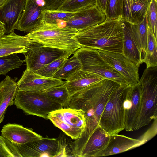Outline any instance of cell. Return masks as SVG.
Listing matches in <instances>:
<instances>
[{"instance_id": "4dcf8cb0", "label": "cell", "mask_w": 157, "mask_h": 157, "mask_svg": "<svg viewBox=\"0 0 157 157\" xmlns=\"http://www.w3.org/2000/svg\"><path fill=\"white\" fill-rule=\"evenodd\" d=\"M106 20L124 18V0H108L104 12Z\"/></svg>"}, {"instance_id": "ab89813d", "label": "cell", "mask_w": 157, "mask_h": 157, "mask_svg": "<svg viewBox=\"0 0 157 157\" xmlns=\"http://www.w3.org/2000/svg\"><path fill=\"white\" fill-rule=\"evenodd\" d=\"M6 29L4 24L0 21V38L5 34Z\"/></svg>"}, {"instance_id": "44dd1931", "label": "cell", "mask_w": 157, "mask_h": 157, "mask_svg": "<svg viewBox=\"0 0 157 157\" xmlns=\"http://www.w3.org/2000/svg\"><path fill=\"white\" fill-rule=\"evenodd\" d=\"M110 135L99 125L89 137L78 157H95L107 146Z\"/></svg>"}, {"instance_id": "5b68a950", "label": "cell", "mask_w": 157, "mask_h": 157, "mask_svg": "<svg viewBox=\"0 0 157 157\" xmlns=\"http://www.w3.org/2000/svg\"><path fill=\"white\" fill-rule=\"evenodd\" d=\"M13 104L26 114L48 119L51 112L63 108L62 105L41 91L18 90Z\"/></svg>"}, {"instance_id": "ac0fdd59", "label": "cell", "mask_w": 157, "mask_h": 157, "mask_svg": "<svg viewBox=\"0 0 157 157\" xmlns=\"http://www.w3.org/2000/svg\"><path fill=\"white\" fill-rule=\"evenodd\" d=\"M1 136L12 144H22L40 139L43 137L31 129L15 123L4 125L1 131Z\"/></svg>"}, {"instance_id": "8fae6325", "label": "cell", "mask_w": 157, "mask_h": 157, "mask_svg": "<svg viewBox=\"0 0 157 157\" xmlns=\"http://www.w3.org/2000/svg\"><path fill=\"white\" fill-rule=\"evenodd\" d=\"M12 144L21 157H55L59 152L57 138L43 137L24 144Z\"/></svg>"}, {"instance_id": "ffe728a7", "label": "cell", "mask_w": 157, "mask_h": 157, "mask_svg": "<svg viewBox=\"0 0 157 157\" xmlns=\"http://www.w3.org/2000/svg\"><path fill=\"white\" fill-rule=\"evenodd\" d=\"M143 145L139 139H135L118 134L110 135L105 148L95 157L106 156L123 152Z\"/></svg>"}, {"instance_id": "ba28073f", "label": "cell", "mask_w": 157, "mask_h": 157, "mask_svg": "<svg viewBox=\"0 0 157 157\" xmlns=\"http://www.w3.org/2000/svg\"><path fill=\"white\" fill-rule=\"evenodd\" d=\"M48 117L55 126L73 140L80 137L86 126L84 113L81 109L63 108L51 112Z\"/></svg>"}, {"instance_id": "4fadbf2b", "label": "cell", "mask_w": 157, "mask_h": 157, "mask_svg": "<svg viewBox=\"0 0 157 157\" xmlns=\"http://www.w3.org/2000/svg\"><path fill=\"white\" fill-rule=\"evenodd\" d=\"M42 0H26L25 8L16 29L28 33L44 23L45 10Z\"/></svg>"}, {"instance_id": "e575fe53", "label": "cell", "mask_w": 157, "mask_h": 157, "mask_svg": "<svg viewBox=\"0 0 157 157\" xmlns=\"http://www.w3.org/2000/svg\"><path fill=\"white\" fill-rule=\"evenodd\" d=\"M146 15L148 26L157 39V0H151Z\"/></svg>"}, {"instance_id": "f1b7e54d", "label": "cell", "mask_w": 157, "mask_h": 157, "mask_svg": "<svg viewBox=\"0 0 157 157\" xmlns=\"http://www.w3.org/2000/svg\"><path fill=\"white\" fill-rule=\"evenodd\" d=\"M64 84L41 91L48 97L61 104L63 108H65L70 96Z\"/></svg>"}, {"instance_id": "d590c367", "label": "cell", "mask_w": 157, "mask_h": 157, "mask_svg": "<svg viewBox=\"0 0 157 157\" xmlns=\"http://www.w3.org/2000/svg\"><path fill=\"white\" fill-rule=\"evenodd\" d=\"M21 157L11 143L0 136V157Z\"/></svg>"}, {"instance_id": "30bf717a", "label": "cell", "mask_w": 157, "mask_h": 157, "mask_svg": "<svg viewBox=\"0 0 157 157\" xmlns=\"http://www.w3.org/2000/svg\"><path fill=\"white\" fill-rule=\"evenodd\" d=\"M96 49L103 59L123 77L129 86L138 83L139 67L135 63L122 54Z\"/></svg>"}, {"instance_id": "603a6c76", "label": "cell", "mask_w": 157, "mask_h": 157, "mask_svg": "<svg viewBox=\"0 0 157 157\" xmlns=\"http://www.w3.org/2000/svg\"><path fill=\"white\" fill-rule=\"evenodd\" d=\"M18 90L17 83L9 76L0 82V124L7 107L13 104Z\"/></svg>"}, {"instance_id": "7c38bea8", "label": "cell", "mask_w": 157, "mask_h": 157, "mask_svg": "<svg viewBox=\"0 0 157 157\" xmlns=\"http://www.w3.org/2000/svg\"><path fill=\"white\" fill-rule=\"evenodd\" d=\"M141 95V88L138 83L125 89L123 106L124 129L127 131L135 130L140 111Z\"/></svg>"}, {"instance_id": "484cf974", "label": "cell", "mask_w": 157, "mask_h": 157, "mask_svg": "<svg viewBox=\"0 0 157 157\" xmlns=\"http://www.w3.org/2000/svg\"><path fill=\"white\" fill-rule=\"evenodd\" d=\"M82 65L79 60L74 54L66 59L62 66L55 73L52 78L66 80L72 74L81 69Z\"/></svg>"}, {"instance_id": "1f68e13d", "label": "cell", "mask_w": 157, "mask_h": 157, "mask_svg": "<svg viewBox=\"0 0 157 157\" xmlns=\"http://www.w3.org/2000/svg\"><path fill=\"white\" fill-rule=\"evenodd\" d=\"M24 62L17 53L0 57V75H6L10 71L19 68Z\"/></svg>"}, {"instance_id": "9a60e30c", "label": "cell", "mask_w": 157, "mask_h": 157, "mask_svg": "<svg viewBox=\"0 0 157 157\" xmlns=\"http://www.w3.org/2000/svg\"><path fill=\"white\" fill-rule=\"evenodd\" d=\"M106 20L105 13L96 5L75 12L64 25L78 31L100 24Z\"/></svg>"}, {"instance_id": "f35d334b", "label": "cell", "mask_w": 157, "mask_h": 157, "mask_svg": "<svg viewBox=\"0 0 157 157\" xmlns=\"http://www.w3.org/2000/svg\"><path fill=\"white\" fill-rule=\"evenodd\" d=\"M98 8L104 13L108 0H96Z\"/></svg>"}, {"instance_id": "e0dca14e", "label": "cell", "mask_w": 157, "mask_h": 157, "mask_svg": "<svg viewBox=\"0 0 157 157\" xmlns=\"http://www.w3.org/2000/svg\"><path fill=\"white\" fill-rule=\"evenodd\" d=\"M33 43L25 35H17L13 31L0 38V57L14 53L24 54Z\"/></svg>"}, {"instance_id": "4316f807", "label": "cell", "mask_w": 157, "mask_h": 157, "mask_svg": "<svg viewBox=\"0 0 157 157\" xmlns=\"http://www.w3.org/2000/svg\"><path fill=\"white\" fill-rule=\"evenodd\" d=\"M144 62L146 64V68L157 67V39L155 38L148 26L147 51Z\"/></svg>"}, {"instance_id": "b9f144b4", "label": "cell", "mask_w": 157, "mask_h": 157, "mask_svg": "<svg viewBox=\"0 0 157 157\" xmlns=\"http://www.w3.org/2000/svg\"><path fill=\"white\" fill-rule=\"evenodd\" d=\"M7 0H0V6L4 4Z\"/></svg>"}, {"instance_id": "7402d4cb", "label": "cell", "mask_w": 157, "mask_h": 157, "mask_svg": "<svg viewBox=\"0 0 157 157\" xmlns=\"http://www.w3.org/2000/svg\"><path fill=\"white\" fill-rule=\"evenodd\" d=\"M104 79L95 74L80 69L67 78L64 84L71 96L87 86Z\"/></svg>"}, {"instance_id": "cb8c5ba5", "label": "cell", "mask_w": 157, "mask_h": 157, "mask_svg": "<svg viewBox=\"0 0 157 157\" xmlns=\"http://www.w3.org/2000/svg\"><path fill=\"white\" fill-rule=\"evenodd\" d=\"M151 0H133L128 7L124 3L123 20L132 24L140 22L146 15Z\"/></svg>"}, {"instance_id": "60d3db41", "label": "cell", "mask_w": 157, "mask_h": 157, "mask_svg": "<svg viewBox=\"0 0 157 157\" xmlns=\"http://www.w3.org/2000/svg\"><path fill=\"white\" fill-rule=\"evenodd\" d=\"M133 0H125L124 4L128 7H129L132 3Z\"/></svg>"}, {"instance_id": "2e32d148", "label": "cell", "mask_w": 157, "mask_h": 157, "mask_svg": "<svg viewBox=\"0 0 157 157\" xmlns=\"http://www.w3.org/2000/svg\"><path fill=\"white\" fill-rule=\"evenodd\" d=\"M25 2L26 0H7L0 6V21L4 24L5 34L16 29Z\"/></svg>"}, {"instance_id": "8992f818", "label": "cell", "mask_w": 157, "mask_h": 157, "mask_svg": "<svg viewBox=\"0 0 157 157\" xmlns=\"http://www.w3.org/2000/svg\"><path fill=\"white\" fill-rule=\"evenodd\" d=\"M126 88L117 85L110 96L101 117L99 125L109 135L118 134L124 129L123 102Z\"/></svg>"}, {"instance_id": "d6986e66", "label": "cell", "mask_w": 157, "mask_h": 157, "mask_svg": "<svg viewBox=\"0 0 157 157\" xmlns=\"http://www.w3.org/2000/svg\"><path fill=\"white\" fill-rule=\"evenodd\" d=\"M122 27L123 35V54L139 67L143 63L142 53L134 36L132 23L123 19Z\"/></svg>"}, {"instance_id": "d6a6232c", "label": "cell", "mask_w": 157, "mask_h": 157, "mask_svg": "<svg viewBox=\"0 0 157 157\" xmlns=\"http://www.w3.org/2000/svg\"><path fill=\"white\" fill-rule=\"evenodd\" d=\"M64 132H61L57 138L59 152L57 157H75L72 147V141Z\"/></svg>"}, {"instance_id": "d4e9b609", "label": "cell", "mask_w": 157, "mask_h": 157, "mask_svg": "<svg viewBox=\"0 0 157 157\" xmlns=\"http://www.w3.org/2000/svg\"><path fill=\"white\" fill-rule=\"evenodd\" d=\"M132 27L136 40L142 51L143 62L146 52L148 40V25L146 15L140 22L136 24L132 23Z\"/></svg>"}, {"instance_id": "8d00e7d4", "label": "cell", "mask_w": 157, "mask_h": 157, "mask_svg": "<svg viewBox=\"0 0 157 157\" xmlns=\"http://www.w3.org/2000/svg\"><path fill=\"white\" fill-rule=\"evenodd\" d=\"M153 120L150 128L138 139L142 142L143 144L154 137L157 134V119Z\"/></svg>"}, {"instance_id": "9c48e42d", "label": "cell", "mask_w": 157, "mask_h": 157, "mask_svg": "<svg viewBox=\"0 0 157 157\" xmlns=\"http://www.w3.org/2000/svg\"><path fill=\"white\" fill-rule=\"evenodd\" d=\"M24 55L26 69L34 72L59 58H68L71 54L66 51L34 42Z\"/></svg>"}, {"instance_id": "277c9868", "label": "cell", "mask_w": 157, "mask_h": 157, "mask_svg": "<svg viewBox=\"0 0 157 157\" xmlns=\"http://www.w3.org/2000/svg\"><path fill=\"white\" fill-rule=\"evenodd\" d=\"M138 83L141 88V106L135 130L157 119V67L146 68Z\"/></svg>"}, {"instance_id": "7a4b0ae2", "label": "cell", "mask_w": 157, "mask_h": 157, "mask_svg": "<svg viewBox=\"0 0 157 157\" xmlns=\"http://www.w3.org/2000/svg\"><path fill=\"white\" fill-rule=\"evenodd\" d=\"M122 20H106L78 31L74 38L82 47L123 54Z\"/></svg>"}, {"instance_id": "5bb4252c", "label": "cell", "mask_w": 157, "mask_h": 157, "mask_svg": "<svg viewBox=\"0 0 157 157\" xmlns=\"http://www.w3.org/2000/svg\"><path fill=\"white\" fill-rule=\"evenodd\" d=\"M65 81L44 77L26 69L17 83L18 90L38 91L64 84Z\"/></svg>"}, {"instance_id": "f546056e", "label": "cell", "mask_w": 157, "mask_h": 157, "mask_svg": "<svg viewBox=\"0 0 157 157\" xmlns=\"http://www.w3.org/2000/svg\"><path fill=\"white\" fill-rule=\"evenodd\" d=\"M75 12L45 10L44 14L45 23L57 24L65 26V23L75 15Z\"/></svg>"}, {"instance_id": "83f0119b", "label": "cell", "mask_w": 157, "mask_h": 157, "mask_svg": "<svg viewBox=\"0 0 157 157\" xmlns=\"http://www.w3.org/2000/svg\"><path fill=\"white\" fill-rule=\"evenodd\" d=\"M96 5V0H65L57 10L76 12Z\"/></svg>"}, {"instance_id": "836d02e7", "label": "cell", "mask_w": 157, "mask_h": 157, "mask_svg": "<svg viewBox=\"0 0 157 157\" xmlns=\"http://www.w3.org/2000/svg\"><path fill=\"white\" fill-rule=\"evenodd\" d=\"M67 58L62 57L34 71L40 75L49 78H52L55 73L62 66Z\"/></svg>"}, {"instance_id": "52a82bcc", "label": "cell", "mask_w": 157, "mask_h": 157, "mask_svg": "<svg viewBox=\"0 0 157 157\" xmlns=\"http://www.w3.org/2000/svg\"><path fill=\"white\" fill-rule=\"evenodd\" d=\"M73 54L81 63L82 70L113 81L124 88L129 86L123 77L103 59L96 49L82 47Z\"/></svg>"}, {"instance_id": "3957f363", "label": "cell", "mask_w": 157, "mask_h": 157, "mask_svg": "<svg viewBox=\"0 0 157 157\" xmlns=\"http://www.w3.org/2000/svg\"><path fill=\"white\" fill-rule=\"evenodd\" d=\"M78 32L66 26L44 22L25 36L33 42L66 51L72 55L82 47L74 38Z\"/></svg>"}, {"instance_id": "6da1fadb", "label": "cell", "mask_w": 157, "mask_h": 157, "mask_svg": "<svg viewBox=\"0 0 157 157\" xmlns=\"http://www.w3.org/2000/svg\"><path fill=\"white\" fill-rule=\"evenodd\" d=\"M118 84L111 80L104 79L87 86L70 97L66 107L82 110L86 121L84 131L78 139L72 141L76 155L99 126L106 104Z\"/></svg>"}, {"instance_id": "74e56055", "label": "cell", "mask_w": 157, "mask_h": 157, "mask_svg": "<svg viewBox=\"0 0 157 157\" xmlns=\"http://www.w3.org/2000/svg\"><path fill=\"white\" fill-rule=\"evenodd\" d=\"M47 10H57L65 0H42Z\"/></svg>"}]
</instances>
